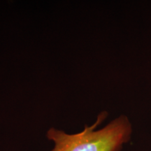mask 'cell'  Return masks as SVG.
Returning a JSON list of instances; mask_svg holds the SVG:
<instances>
[{
    "mask_svg": "<svg viewBox=\"0 0 151 151\" xmlns=\"http://www.w3.org/2000/svg\"><path fill=\"white\" fill-rule=\"evenodd\" d=\"M106 116V112L101 113L95 123L90 127L86 126L83 131L74 134L50 128L46 134L54 143L50 151H120L129 140L131 124L127 117L120 116L106 127L95 130Z\"/></svg>",
    "mask_w": 151,
    "mask_h": 151,
    "instance_id": "cell-1",
    "label": "cell"
}]
</instances>
